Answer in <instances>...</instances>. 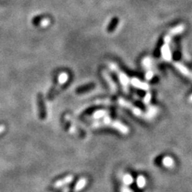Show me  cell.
Listing matches in <instances>:
<instances>
[{"mask_svg": "<svg viewBox=\"0 0 192 192\" xmlns=\"http://www.w3.org/2000/svg\"><path fill=\"white\" fill-rule=\"evenodd\" d=\"M107 114V111H97V112L94 113V117L97 118H101V117L105 116Z\"/></svg>", "mask_w": 192, "mask_h": 192, "instance_id": "ac0fdd59", "label": "cell"}, {"mask_svg": "<svg viewBox=\"0 0 192 192\" xmlns=\"http://www.w3.org/2000/svg\"><path fill=\"white\" fill-rule=\"evenodd\" d=\"M110 67H111V70H113L115 73H116L117 75H118V80H119L120 83H121V85H122V88H123V91H125L126 93H127L128 86H129L130 84L129 77H128L123 71L120 70L118 66H117L116 64H115V63H111Z\"/></svg>", "mask_w": 192, "mask_h": 192, "instance_id": "6da1fadb", "label": "cell"}, {"mask_svg": "<svg viewBox=\"0 0 192 192\" xmlns=\"http://www.w3.org/2000/svg\"><path fill=\"white\" fill-rule=\"evenodd\" d=\"M122 181H123V183H125V184L130 185L133 182V178H132V176H131V175L127 174V175H125L123 176Z\"/></svg>", "mask_w": 192, "mask_h": 192, "instance_id": "9a60e30c", "label": "cell"}, {"mask_svg": "<svg viewBox=\"0 0 192 192\" xmlns=\"http://www.w3.org/2000/svg\"><path fill=\"white\" fill-rule=\"evenodd\" d=\"M118 103L122 106V107H125V108L129 109L130 111H131V112L133 113L134 115H135V116L141 117V118H145V119H146V114H145L144 112H142V111H141V109H139V107L134 106L133 104L131 103V102L124 99V98H118Z\"/></svg>", "mask_w": 192, "mask_h": 192, "instance_id": "7a4b0ae2", "label": "cell"}, {"mask_svg": "<svg viewBox=\"0 0 192 192\" xmlns=\"http://www.w3.org/2000/svg\"><path fill=\"white\" fill-rule=\"evenodd\" d=\"M189 101H190V103H192V94L190 96V98H189Z\"/></svg>", "mask_w": 192, "mask_h": 192, "instance_id": "ffe728a7", "label": "cell"}, {"mask_svg": "<svg viewBox=\"0 0 192 192\" xmlns=\"http://www.w3.org/2000/svg\"><path fill=\"white\" fill-rule=\"evenodd\" d=\"M104 77H105V79L107 80L108 85H109L110 88H111V91H112L113 93H116L117 92V86L116 84L115 83V82L113 81L111 77L110 76V74L107 72H104Z\"/></svg>", "mask_w": 192, "mask_h": 192, "instance_id": "ba28073f", "label": "cell"}, {"mask_svg": "<svg viewBox=\"0 0 192 192\" xmlns=\"http://www.w3.org/2000/svg\"><path fill=\"white\" fill-rule=\"evenodd\" d=\"M153 59L151 57H145L142 61V65L144 68L146 69V70H152L153 67Z\"/></svg>", "mask_w": 192, "mask_h": 192, "instance_id": "30bf717a", "label": "cell"}, {"mask_svg": "<svg viewBox=\"0 0 192 192\" xmlns=\"http://www.w3.org/2000/svg\"><path fill=\"white\" fill-rule=\"evenodd\" d=\"M151 100V94L150 92L146 93V95H145V97H144L143 98V103L145 104V105H149Z\"/></svg>", "mask_w": 192, "mask_h": 192, "instance_id": "e0dca14e", "label": "cell"}, {"mask_svg": "<svg viewBox=\"0 0 192 192\" xmlns=\"http://www.w3.org/2000/svg\"><path fill=\"white\" fill-rule=\"evenodd\" d=\"M137 185L139 186V187H143L146 184V179L143 176H139L137 178Z\"/></svg>", "mask_w": 192, "mask_h": 192, "instance_id": "2e32d148", "label": "cell"}, {"mask_svg": "<svg viewBox=\"0 0 192 192\" xmlns=\"http://www.w3.org/2000/svg\"><path fill=\"white\" fill-rule=\"evenodd\" d=\"M184 29L185 26H183V24H181V25H178V26L171 28V29L169 31V33H168L167 35H169L170 38H172L173 36H175V35H179V34L183 33Z\"/></svg>", "mask_w": 192, "mask_h": 192, "instance_id": "52a82bcc", "label": "cell"}, {"mask_svg": "<svg viewBox=\"0 0 192 192\" xmlns=\"http://www.w3.org/2000/svg\"><path fill=\"white\" fill-rule=\"evenodd\" d=\"M87 180L86 179H80V180L77 183V184L75 185V187H74V192H79V190H81L82 189H83L84 187H85V186L87 185Z\"/></svg>", "mask_w": 192, "mask_h": 192, "instance_id": "7c38bea8", "label": "cell"}, {"mask_svg": "<svg viewBox=\"0 0 192 192\" xmlns=\"http://www.w3.org/2000/svg\"><path fill=\"white\" fill-rule=\"evenodd\" d=\"M154 77V71L152 70H146V74H145V78L146 80H151L152 78Z\"/></svg>", "mask_w": 192, "mask_h": 192, "instance_id": "d6986e66", "label": "cell"}, {"mask_svg": "<svg viewBox=\"0 0 192 192\" xmlns=\"http://www.w3.org/2000/svg\"><path fill=\"white\" fill-rule=\"evenodd\" d=\"M161 55H162V57L164 59L165 61L166 62H170L172 59V54L171 50H170V48L169 44H164L161 47Z\"/></svg>", "mask_w": 192, "mask_h": 192, "instance_id": "5b68a950", "label": "cell"}, {"mask_svg": "<svg viewBox=\"0 0 192 192\" xmlns=\"http://www.w3.org/2000/svg\"><path fill=\"white\" fill-rule=\"evenodd\" d=\"M162 163H163V164L166 167H172V166H174L175 162H174V159H172L171 157H170V156H166V157H164L163 159Z\"/></svg>", "mask_w": 192, "mask_h": 192, "instance_id": "4fadbf2b", "label": "cell"}, {"mask_svg": "<svg viewBox=\"0 0 192 192\" xmlns=\"http://www.w3.org/2000/svg\"><path fill=\"white\" fill-rule=\"evenodd\" d=\"M173 65L174 67H175L182 74H183L184 76H187V77L192 78L191 71H190L186 66H184L183 63H179V62H175V63H173Z\"/></svg>", "mask_w": 192, "mask_h": 192, "instance_id": "8992f818", "label": "cell"}, {"mask_svg": "<svg viewBox=\"0 0 192 192\" xmlns=\"http://www.w3.org/2000/svg\"><path fill=\"white\" fill-rule=\"evenodd\" d=\"M104 123L107 124L108 126H111L114 129L117 130L120 132V133L123 134V135H127L130 132V129L128 127L123 124L122 122H119V121H117V120H112L109 117H106L105 119H104Z\"/></svg>", "mask_w": 192, "mask_h": 192, "instance_id": "3957f363", "label": "cell"}, {"mask_svg": "<svg viewBox=\"0 0 192 192\" xmlns=\"http://www.w3.org/2000/svg\"><path fill=\"white\" fill-rule=\"evenodd\" d=\"M130 83L135 88L140 89V90H142V91H149L150 90V86L148 83L141 81V80H139L137 78H132L130 80Z\"/></svg>", "mask_w": 192, "mask_h": 192, "instance_id": "277c9868", "label": "cell"}, {"mask_svg": "<svg viewBox=\"0 0 192 192\" xmlns=\"http://www.w3.org/2000/svg\"><path fill=\"white\" fill-rule=\"evenodd\" d=\"M158 111H159V109H158L157 107H154V106H149L147 111H146V113H145L146 119H151L153 117H155V115H157Z\"/></svg>", "mask_w": 192, "mask_h": 192, "instance_id": "9c48e42d", "label": "cell"}, {"mask_svg": "<svg viewBox=\"0 0 192 192\" xmlns=\"http://www.w3.org/2000/svg\"><path fill=\"white\" fill-rule=\"evenodd\" d=\"M118 18H114V19L111 20V22H110L109 26H108V28H107V30H108L109 31H112L113 30H115V28H116L117 25H118Z\"/></svg>", "mask_w": 192, "mask_h": 192, "instance_id": "5bb4252c", "label": "cell"}, {"mask_svg": "<svg viewBox=\"0 0 192 192\" xmlns=\"http://www.w3.org/2000/svg\"><path fill=\"white\" fill-rule=\"evenodd\" d=\"M72 179H73V177H72V176H67V177H66L65 179L60 180V181L56 182V183H55V185H54V187H55V188H59V187H63L64 185L70 183V182L72 181Z\"/></svg>", "mask_w": 192, "mask_h": 192, "instance_id": "8fae6325", "label": "cell"}]
</instances>
